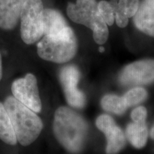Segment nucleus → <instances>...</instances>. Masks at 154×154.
I'll use <instances>...</instances> for the list:
<instances>
[{
	"label": "nucleus",
	"mask_w": 154,
	"mask_h": 154,
	"mask_svg": "<svg viewBox=\"0 0 154 154\" xmlns=\"http://www.w3.org/2000/svg\"><path fill=\"white\" fill-rule=\"evenodd\" d=\"M101 103L104 110L116 114H122L127 108L123 97L113 94H108L103 96Z\"/></svg>",
	"instance_id": "2eb2a0df"
},
{
	"label": "nucleus",
	"mask_w": 154,
	"mask_h": 154,
	"mask_svg": "<svg viewBox=\"0 0 154 154\" xmlns=\"http://www.w3.org/2000/svg\"><path fill=\"white\" fill-rule=\"evenodd\" d=\"M151 137L154 139V125L151 130Z\"/></svg>",
	"instance_id": "aec40b11"
},
{
	"label": "nucleus",
	"mask_w": 154,
	"mask_h": 154,
	"mask_svg": "<svg viewBox=\"0 0 154 154\" xmlns=\"http://www.w3.org/2000/svg\"><path fill=\"white\" fill-rule=\"evenodd\" d=\"M4 105L10 118L17 142L24 146L33 143L43 129L41 119L13 96H8Z\"/></svg>",
	"instance_id": "f03ea898"
},
{
	"label": "nucleus",
	"mask_w": 154,
	"mask_h": 154,
	"mask_svg": "<svg viewBox=\"0 0 154 154\" xmlns=\"http://www.w3.org/2000/svg\"><path fill=\"white\" fill-rule=\"evenodd\" d=\"M2 78V54L0 52V82Z\"/></svg>",
	"instance_id": "6ab92c4d"
},
{
	"label": "nucleus",
	"mask_w": 154,
	"mask_h": 154,
	"mask_svg": "<svg viewBox=\"0 0 154 154\" xmlns=\"http://www.w3.org/2000/svg\"><path fill=\"white\" fill-rule=\"evenodd\" d=\"M53 130L55 137L71 153L82 149L87 134L84 119L68 107L61 106L54 113Z\"/></svg>",
	"instance_id": "f257e3e1"
},
{
	"label": "nucleus",
	"mask_w": 154,
	"mask_h": 154,
	"mask_svg": "<svg viewBox=\"0 0 154 154\" xmlns=\"http://www.w3.org/2000/svg\"><path fill=\"white\" fill-rule=\"evenodd\" d=\"M26 0H0V29L13 30L20 19Z\"/></svg>",
	"instance_id": "9d476101"
},
{
	"label": "nucleus",
	"mask_w": 154,
	"mask_h": 154,
	"mask_svg": "<svg viewBox=\"0 0 154 154\" xmlns=\"http://www.w3.org/2000/svg\"><path fill=\"white\" fill-rule=\"evenodd\" d=\"M123 85H141L154 82V59H143L127 65L119 77Z\"/></svg>",
	"instance_id": "0eeeda50"
},
{
	"label": "nucleus",
	"mask_w": 154,
	"mask_h": 154,
	"mask_svg": "<svg viewBox=\"0 0 154 154\" xmlns=\"http://www.w3.org/2000/svg\"><path fill=\"white\" fill-rule=\"evenodd\" d=\"M98 10L100 16L108 26H112L115 22L114 12L109 3L106 0H101L98 2Z\"/></svg>",
	"instance_id": "f3484780"
},
{
	"label": "nucleus",
	"mask_w": 154,
	"mask_h": 154,
	"mask_svg": "<svg viewBox=\"0 0 154 154\" xmlns=\"http://www.w3.org/2000/svg\"><path fill=\"white\" fill-rule=\"evenodd\" d=\"M147 117V110L144 106H138L134 109L131 112V119L134 122H146Z\"/></svg>",
	"instance_id": "a211bd4d"
},
{
	"label": "nucleus",
	"mask_w": 154,
	"mask_h": 154,
	"mask_svg": "<svg viewBox=\"0 0 154 154\" xmlns=\"http://www.w3.org/2000/svg\"><path fill=\"white\" fill-rule=\"evenodd\" d=\"M147 97V91L146 89L141 87H135L127 91L123 99L126 103L127 107L136 106L141 103Z\"/></svg>",
	"instance_id": "dca6fc26"
},
{
	"label": "nucleus",
	"mask_w": 154,
	"mask_h": 154,
	"mask_svg": "<svg viewBox=\"0 0 154 154\" xmlns=\"http://www.w3.org/2000/svg\"><path fill=\"white\" fill-rule=\"evenodd\" d=\"M0 140L11 146L16 145L17 143L10 118L2 102H0Z\"/></svg>",
	"instance_id": "4468645a"
},
{
	"label": "nucleus",
	"mask_w": 154,
	"mask_h": 154,
	"mask_svg": "<svg viewBox=\"0 0 154 154\" xmlns=\"http://www.w3.org/2000/svg\"><path fill=\"white\" fill-rule=\"evenodd\" d=\"M99 51L100 52H103V51H104V47H99Z\"/></svg>",
	"instance_id": "412c9836"
},
{
	"label": "nucleus",
	"mask_w": 154,
	"mask_h": 154,
	"mask_svg": "<svg viewBox=\"0 0 154 154\" xmlns=\"http://www.w3.org/2000/svg\"><path fill=\"white\" fill-rule=\"evenodd\" d=\"M66 14L73 22L89 28L96 44L102 45L106 42L109 31L108 25L100 16L96 0H76L75 3L69 2Z\"/></svg>",
	"instance_id": "20e7f679"
},
{
	"label": "nucleus",
	"mask_w": 154,
	"mask_h": 154,
	"mask_svg": "<svg viewBox=\"0 0 154 154\" xmlns=\"http://www.w3.org/2000/svg\"><path fill=\"white\" fill-rule=\"evenodd\" d=\"M140 0H110L114 12L115 22L120 28L126 27L128 19L133 18L138 9Z\"/></svg>",
	"instance_id": "f8f14e48"
},
{
	"label": "nucleus",
	"mask_w": 154,
	"mask_h": 154,
	"mask_svg": "<svg viewBox=\"0 0 154 154\" xmlns=\"http://www.w3.org/2000/svg\"><path fill=\"white\" fill-rule=\"evenodd\" d=\"M79 78V71L72 65L63 67L59 72V79L66 101L71 106L77 109H82L86 104L85 96L77 88Z\"/></svg>",
	"instance_id": "6e6552de"
},
{
	"label": "nucleus",
	"mask_w": 154,
	"mask_h": 154,
	"mask_svg": "<svg viewBox=\"0 0 154 154\" xmlns=\"http://www.w3.org/2000/svg\"><path fill=\"white\" fill-rule=\"evenodd\" d=\"M148 128L146 122H133L126 128V136L128 141L136 149L146 146L148 139Z\"/></svg>",
	"instance_id": "ddd939ff"
},
{
	"label": "nucleus",
	"mask_w": 154,
	"mask_h": 154,
	"mask_svg": "<svg viewBox=\"0 0 154 154\" xmlns=\"http://www.w3.org/2000/svg\"><path fill=\"white\" fill-rule=\"evenodd\" d=\"M78 41L70 26L57 33L44 35L37 43V54L41 59L51 62H68L75 57Z\"/></svg>",
	"instance_id": "7ed1b4c3"
},
{
	"label": "nucleus",
	"mask_w": 154,
	"mask_h": 154,
	"mask_svg": "<svg viewBox=\"0 0 154 154\" xmlns=\"http://www.w3.org/2000/svg\"><path fill=\"white\" fill-rule=\"evenodd\" d=\"M44 7L42 0H26L20 15V32L26 44L38 42L44 36Z\"/></svg>",
	"instance_id": "39448f33"
},
{
	"label": "nucleus",
	"mask_w": 154,
	"mask_h": 154,
	"mask_svg": "<svg viewBox=\"0 0 154 154\" xmlns=\"http://www.w3.org/2000/svg\"><path fill=\"white\" fill-rule=\"evenodd\" d=\"M96 125L106 137V152L107 154H116L123 149L126 144L125 135L111 116L101 115L96 119Z\"/></svg>",
	"instance_id": "1a4fd4ad"
},
{
	"label": "nucleus",
	"mask_w": 154,
	"mask_h": 154,
	"mask_svg": "<svg viewBox=\"0 0 154 154\" xmlns=\"http://www.w3.org/2000/svg\"><path fill=\"white\" fill-rule=\"evenodd\" d=\"M133 22L140 32L154 37V0H140Z\"/></svg>",
	"instance_id": "9b49d317"
},
{
	"label": "nucleus",
	"mask_w": 154,
	"mask_h": 154,
	"mask_svg": "<svg viewBox=\"0 0 154 154\" xmlns=\"http://www.w3.org/2000/svg\"><path fill=\"white\" fill-rule=\"evenodd\" d=\"M12 96L35 113L42 111V101L38 93L37 81L32 74L14 80L11 84Z\"/></svg>",
	"instance_id": "423d86ee"
}]
</instances>
